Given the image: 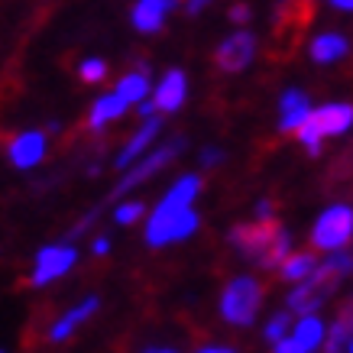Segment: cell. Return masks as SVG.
I'll return each instance as SVG.
<instances>
[{
    "label": "cell",
    "instance_id": "obj_1",
    "mask_svg": "<svg viewBox=\"0 0 353 353\" xmlns=\"http://www.w3.org/2000/svg\"><path fill=\"white\" fill-rule=\"evenodd\" d=\"M198 227H201V217H198L194 208H182V204H172L162 198V201L156 204V211L146 217L143 236H146V243H150L152 250H159V246L188 240Z\"/></svg>",
    "mask_w": 353,
    "mask_h": 353
},
{
    "label": "cell",
    "instance_id": "obj_2",
    "mask_svg": "<svg viewBox=\"0 0 353 353\" xmlns=\"http://www.w3.org/2000/svg\"><path fill=\"white\" fill-rule=\"evenodd\" d=\"M353 127V104H343V101H334V104H321V108L311 110L308 123L299 130L301 146L308 150V156H321L324 139L341 137Z\"/></svg>",
    "mask_w": 353,
    "mask_h": 353
},
{
    "label": "cell",
    "instance_id": "obj_3",
    "mask_svg": "<svg viewBox=\"0 0 353 353\" xmlns=\"http://www.w3.org/2000/svg\"><path fill=\"white\" fill-rule=\"evenodd\" d=\"M263 308V285L253 276H234L221 292V318L234 327H250Z\"/></svg>",
    "mask_w": 353,
    "mask_h": 353
},
{
    "label": "cell",
    "instance_id": "obj_4",
    "mask_svg": "<svg viewBox=\"0 0 353 353\" xmlns=\"http://www.w3.org/2000/svg\"><path fill=\"white\" fill-rule=\"evenodd\" d=\"M347 243H353V208L350 204L324 208L311 227V246L321 253H341Z\"/></svg>",
    "mask_w": 353,
    "mask_h": 353
},
{
    "label": "cell",
    "instance_id": "obj_5",
    "mask_svg": "<svg viewBox=\"0 0 353 353\" xmlns=\"http://www.w3.org/2000/svg\"><path fill=\"white\" fill-rule=\"evenodd\" d=\"M337 285H341V279L331 276V272H327V269H321V263H318V272H314L311 279H305L301 285H295V289L289 292V299H285V311H289V314H295V318L318 314V311L327 305V299L337 292Z\"/></svg>",
    "mask_w": 353,
    "mask_h": 353
},
{
    "label": "cell",
    "instance_id": "obj_6",
    "mask_svg": "<svg viewBox=\"0 0 353 353\" xmlns=\"http://www.w3.org/2000/svg\"><path fill=\"white\" fill-rule=\"evenodd\" d=\"M185 150V139L182 137H175L172 143H162V146H156L152 152H146L143 159L137 162V165H130L127 172H123V179L117 182V188L110 192V198H120V194H127L130 188H137V185H143V182H150L156 172H162L165 165H169L179 152Z\"/></svg>",
    "mask_w": 353,
    "mask_h": 353
},
{
    "label": "cell",
    "instance_id": "obj_7",
    "mask_svg": "<svg viewBox=\"0 0 353 353\" xmlns=\"http://www.w3.org/2000/svg\"><path fill=\"white\" fill-rule=\"evenodd\" d=\"M78 263V250L68 243H49L43 246L39 253H36V263H32V276L30 282L36 285V289H43V285H49V282H55V279H62L68 269Z\"/></svg>",
    "mask_w": 353,
    "mask_h": 353
},
{
    "label": "cell",
    "instance_id": "obj_8",
    "mask_svg": "<svg viewBox=\"0 0 353 353\" xmlns=\"http://www.w3.org/2000/svg\"><path fill=\"white\" fill-rule=\"evenodd\" d=\"M253 55H256V36L250 30H234L224 43L214 49V62L221 72L236 75V72H243L246 65L253 62Z\"/></svg>",
    "mask_w": 353,
    "mask_h": 353
},
{
    "label": "cell",
    "instance_id": "obj_9",
    "mask_svg": "<svg viewBox=\"0 0 353 353\" xmlns=\"http://www.w3.org/2000/svg\"><path fill=\"white\" fill-rule=\"evenodd\" d=\"M276 234H279L276 224H236L234 230L227 234V240H230L246 259L263 263V256L269 253V246H272Z\"/></svg>",
    "mask_w": 353,
    "mask_h": 353
},
{
    "label": "cell",
    "instance_id": "obj_10",
    "mask_svg": "<svg viewBox=\"0 0 353 353\" xmlns=\"http://www.w3.org/2000/svg\"><path fill=\"white\" fill-rule=\"evenodd\" d=\"M185 97H188V75L182 68H169L152 88V104L162 114H175L185 104Z\"/></svg>",
    "mask_w": 353,
    "mask_h": 353
},
{
    "label": "cell",
    "instance_id": "obj_11",
    "mask_svg": "<svg viewBox=\"0 0 353 353\" xmlns=\"http://www.w3.org/2000/svg\"><path fill=\"white\" fill-rule=\"evenodd\" d=\"M311 101L305 91H299V88H289V91H282V97H279V130L282 133H299L305 123H308L311 117Z\"/></svg>",
    "mask_w": 353,
    "mask_h": 353
},
{
    "label": "cell",
    "instance_id": "obj_12",
    "mask_svg": "<svg viewBox=\"0 0 353 353\" xmlns=\"http://www.w3.org/2000/svg\"><path fill=\"white\" fill-rule=\"evenodd\" d=\"M46 156V133L43 130H26V133H17L7 146V159L17 165V169H32L39 165Z\"/></svg>",
    "mask_w": 353,
    "mask_h": 353
},
{
    "label": "cell",
    "instance_id": "obj_13",
    "mask_svg": "<svg viewBox=\"0 0 353 353\" xmlns=\"http://www.w3.org/2000/svg\"><path fill=\"white\" fill-rule=\"evenodd\" d=\"M159 130H162V120L156 117V120H146L143 127L130 137V143L123 146V150L117 152V159H114V169H120V172H127L130 165H137L139 159H143V152L150 150L152 143H156V137H159Z\"/></svg>",
    "mask_w": 353,
    "mask_h": 353
},
{
    "label": "cell",
    "instance_id": "obj_14",
    "mask_svg": "<svg viewBox=\"0 0 353 353\" xmlns=\"http://www.w3.org/2000/svg\"><path fill=\"white\" fill-rule=\"evenodd\" d=\"M97 308H101V299H97V295H88V299H81L75 308L65 311L59 321H52V327H49V341H52V343L68 341V337H72V334H75Z\"/></svg>",
    "mask_w": 353,
    "mask_h": 353
},
{
    "label": "cell",
    "instance_id": "obj_15",
    "mask_svg": "<svg viewBox=\"0 0 353 353\" xmlns=\"http://www.w3.org/2000/svg\"><path fill=\"white\" fill-rule=\"evenodd\" d=\"M172 7L175 3H169V0H139L130 10V23L137 32H159L165 26V17H169Z\"/></svg>",
    "mask_w": 353,
    "mask_h": 353
},
{
    "label": "cell",
    "instance_id": "obj_16",
    "mask_svg": "<svg viewBox=\"0 0 353 353\" xmlns=\"http://www.w3.org/2000/svg\"><path fill=\"white\" fill-rule=\"evenodd\" d=\"M350 52V39L343 36V32H318L314 39H311L308 46V55H311V62H318V65H334V62H341L343 55Z\"/></svg>",
    "mask_w": 353,
    "mask_h": 353
},
{
    "label": "cell",
    "instance_id": "obj_17",
    "mask_svg": "<svg viewBox=\"0 0 353 353\" xmlns=\"http://www.w3.org/2000/svg\"><path fill=\"white\" fill-rule=\"evenodd\" d=\"M292 341L299 343L305 353L324 350V341H327V324H324V318L321 314L295 318V324H292Z\"/></svg>",
    "mask_w": 353,
    "mask_h": 353
},
{
    "label": "cell",
    "instance_id": "obj_18",
    "mask_svg": "<svg viewBox=\"0 0 353 353\" xmlns=\"http://www.w3.org/2000/svg\"><path fill=\"white\" fill-rule=\"evenodd\" d=\"M127 101L120 94H104V97H97L94 104H91V114H88V130H94V133H101V130L108 127V123H114V120H120L123 114H127Z\"/></svg>",
    "mask_w": 353,
    "mask_h": 353
},
{
    "label": "cell",
    "instance_id": "obj_19",
    "mask_svg": "<svg viewBox=\"0 0 353 353\" xmlns=\"http://www.w3.org/2000/svg\"><path fill=\"white\" fill-rule=\"evenodd\" d=\"M114 94H120L127 104H143V101H150L152 94V85H150V72L146 68H133V72H127V75L117 81V88H114Z\"/></svg>",
    "mask_w": 353,
    "mask_h": 353
},
{
    "label": "cell",
    "instance_id": "obj_20",
    "mask_svg": "<svg viewBox=\"0 0 353 353\" xmlns=\"http://www.w3.org/2000/svg\"><path fill=\"white\" fill-rule=\"evenodd\" d=\"M318 272V259H314V253H292L282 266H279V276L285 279V282H292V285H301L305 279H311Z\"/></svg>",
    "mask_w": 353,
    "mask_h": 353
},
{
    "label": "cell",
    "instance_id": "obj_21",
    "mask_svg": "<svg viewBox=\"0 0 353 353\" xmlns=\"http://www.w3.org/2000/svg\"><path fill=\"white\" fill-rule=\"evenodd\" d=\"M201 194V175H194V172H185L182 179H175L172 188L162 198L172 204H182V208H194V198Z\"/></svg>",
    "mask_w": 353,
    "mask_h": 353
},
{
    "label": "cell",
    "instance_id": "obj_22",
    "mask_svg": "<svg viewBox=\"0 0 353 353\" xmlns=\"http://www.w3.org/2000/svg\"><path fill=\"white\" fill-rule=\"evenodd\" d=\"M295 250H292V234L285 230V227H279V234H276V240H272V246H269V253L263 256V263L259 266L263 269H279L285 259L292 256Z\"/></svg>",
    "mask_w": 353,
    "mask_h": 353
},
{
    "label": "cell",
    "instance_id": "obj_23",
    "mask_svg": "<svg viewBox=\"0 0 353 353\" xmlns=\"http://www.w3.org/2000/svg\"><path fill=\"white\" fill-rule=\"evenodd\" d=\"M292 324H295V321H292L289 311H276V314L266 321V327H263V337L276 347V343H282L285 337H292Z\"/></svg>",
    "mask_w": 353,
    "mask_h": 353
},
{
    "label": "cell",
    "instance_id": "obj_24",
    "mask_svg": "<svg viewBox=\"0 0 353 353\" xmlns=\"http://www.w3.org/2000/svg\"><path fill=\"white\" fill-rule=\"evenodd\" d=\"M350 341H353V331L347 327V324H341L337 318H334V321L327 324V341H324V353H347Z\"/></svg>",
    "mask_w": 353,
    "mask_h": 353
},
{
    "label": "cell",
    "instance_id": "obj_25",
    "mask_svg": "<svg viewBox=\"0 0 353 353\" xmlns=\"http://www.w3.org/2000/svg\"><path fill=\"white\" fill-rule=\"evenodd\" d=\"M321 269H327L331 276H337L343 282V279L353 272V250H341V253H327L321 263Z\"/></svg>",
    "mask_w": 353,
    "mask_h": 353
},
{
    "label": "cell",
    "instance_id": "obj_26",
    "mask_svg": "<svg viewBox=\"0 0 353 353\" xmlns=\"http://www.w3.org/2000/svg\"><path fill=\"white\" fill-rule=\"evenodd\" d=\"M78 78H81L85 85L104 81V78H108V62H104V59H85V62L78 65Z\"/></svg>",
    "mask_w": 353,
    "mask_h": 353
},
{
    "label": "cell",
    "instance_id": "obj_27",
    "mask_svg": "<svg viewBox=\"0 0 353 353\" xmlns=\"http://www.w3.org/2000/svg\"><path fill=\"white\" fill-rule=\"evenodd\" d=\"M143 214H146V204H143V201H120L117 208H114V221H117L120 227L137 224Z\"/></svg>",
    "mask_w": 353,
    "mask_h": 353
},
{
    "label": "cell",
    "instance_id": "obj_28",
    "mask_svg": "<svg viewBox=\"0 0 353 353\" xmlns=\"http://www.w3.org/2000/svg\"><path fill=\"white\" fill-rule=\"evenodd\" d=\"M198 159H201L204 169H217V165L224 162V150H217V146H204Z\"/></svg>",
    "mask_w": 353,
    "mask_h": 353
},
{
    "label": "cell",
    "instance_id": "obj_29",
    "mask_svg": "<svg viewBox=\"0 0 353 353\" xmlns=\"http://www.w3.org/2000/svg\"><path fill=\"white\" fill-rule=\"evenodd\" d=\"M253 214H256V224H272V217H276V204L269 201V198H263V201H256Z\"/></svg>",
    "mask_w": 353,
    "mask_h": 353
},
{
    "label": "cell",
    "instance_id": "obj_30",
    "mask_svg": "<svg viewBox=\"0 0 353 353\" xmlns=\"http://www.w3.org/2000/svg\"><path fill=\"white\" fill-rule=\"evenodd\" d=\"M337 321H341V324H347V327H350V331H353V295H350V299H347V301H343V305H341V314H337Z\"/></svg>",
    "mask_w": 353,
    "mask_h": 353
},
{
    "label": "cell",
    "instance_id": "obj_31",
    "mask_svg": "<svg viewBox=\"0 0 353 353\" xmlns=\"http://www.w3.org/2000/svg\"><path fill=\"white\" fill-rule=\"evenodd\" d=\"M91 253H94V256H108V253H110V240H108V236H94V240H91Z\"/></svg>",
    "mask_w": 353,
    "mask_h": 353
},
{
    "label": "cell",
    "instance_id": "obj_32",
    "mask_svg": "<svg viewBox=\"0 0 353 353\" xmlns=\"http://www.w3.org/2000/svg\"><path fill=\"white\" fill-rule=\"evenodd\" d=\"M272 353H305V350H301V347L292 341V337H285L282 343H276V347H272Z\"/></svg>",
    "mask_w": 353,
    "mask_h": 353
},
{
    "label": "cell",
    "instance_id": "obj_33",
    "mask_svg": "<svg viewBox=\"0 0 353 353\" xmlns=\"http://www.w3.org/2000/svg\"><path fill=\"white\" fill-rule=\"evenodd\" d=\"M230 20H234V23H246V20H250V7H246V3L230 7Z\"/></svg>",
    "mask_w": 353,
    "mask_h": 353
},
{
    "label": "cell",
    "instance_id": "obj_34",
    "mask_svg": "<svg viewBox=\"0 0 353 353\" xmlns=\"http://www.w3.org/2000/svg\"><path fill=\"white\" fill-rule=\"evenodd\" d=\"M194 353H236V350L227 347V343H204V347H198Z\"/></svg>",
    "mask_w": 353,
    "mask_h": 353
},
{
    "label": "cell",
    "instance_id": "obj_35",
    "mask_svg": "<svg viewBox=\"0 0 353 353\" xmlns=\"http://www.w3.org/2000/svg\"><path fill=\"white\" fill-rule=\"evenodd\" d=\"M139 117H143V123H146V120H156V104H152V97L139 104Z\"/></svg>",
    "mask_w": 353,
    "mask_h": 353
},
{
    "label": "cell",
    "instance_id": "obj_36",
    "mask_svg": "<svg viewBox=\"0 0 353 353\" xmlns=\"http://www.w3.org/2000/svg\"><path fill=\"white\" fill-rule=\"evenodd\" d=\"M331 7H334V10H347V13H353V0H331Z\"/></svg>",
    "mask_w": 353,
    "mask_h": 353
},
{
    "label": "cell",
    "instance_id": "obj_37",
    "mask_svg": "<svg viewBox=\"0 0 353 353\" xmlns=\"http://www.w3.org/2000/svg\"><path fill=\"white\" fill-rule=\"evenodd\" d=\"M143 353H179V350H172V347H146Z\"/></svg>",
    "mask_w": 353,
    "mask_h": 353
},
{
    "label": "cell",
    "instance_id": "obj_38",
    "mask_svg": "<svg viewBox=\"0 0 353 353\" xmlns=\"http://www.w3.org/2000/svg\"><path fill=\"white\" fill-rule=\"evenodd\" d=\"M204 10V3H201V0H194V3H188V13H192V17H194V13H201Z\"/></svg>",
    "mask_w": 353,
    "mask_h": 353
},
{
    "label": "cell",
    "instance_id": "obj_39",
    "mask_svg": "<svg viewBox=\"0 0 353 353\" xmlns=\"http://www.w3.org/2000/svg\"><path fill=\"white\" fill-rule=\"evenodd\" d=\"M347 353H353V341H350V347H347Z\"/></svg>",
    "mask_w": 353,
    "mask_h": 353
},
{
    "label": "cell",
    "instance_id": "obj_40",
    "mask_svg": "<svg viewBox=\"0 0 353 353\" xmlns=\"http://www.w3.org/2000/svg\"><path fill=\"white\" fill-rule=\"evenodd\" d=\"M0 353H3V350H0Z\"/></svg>",
    "mask_w": 353,
    "mask_h": 353
}]
</instances>
